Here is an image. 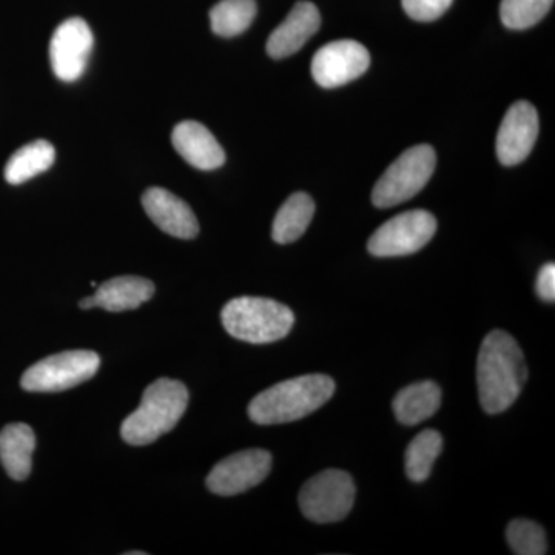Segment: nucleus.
I'll use <instances>...</instances> for the list:
<instances>
[{"instance_id": "f257e3e1", "label": "nucleus", "mask_w": 555, "mask_h": 555, "mask_svg": "<svg viewBox=\"0 0 555 555\" xmlns=\"http://www.w3.org/2000/svg\"><path fill=\"white\" fill-rule=\"evenodd\" d=\"M526 379L528 367L516 338L503 331L486 335L477 358L478 397L486 414H502L513 406Z\"/></svg>"}, {"instance_id": "f03ea898", "label": "nucleus", "mask_w": 555, "mask_h": 555, "mask_svg": "<svg viewBox=\"0 0 555 555\" xmlns=\"http://www.w3.org/2000/svg\"><path fill=\"white\" fill-rule=\"evenodd\" d=\"M334 393L335 382L327 375H302L258 393L248 404V416L261 426L297 422L324 406Z\"/></svg>"}, {"instance_id": "7ed1b4c3", "label": "nucleus", "mask_w": 555, "mask_h": 555, "mask_svg": "<svg viewBox=\"0 0 555 555\" xmlns=\"http://www.w3.org/2000/svg\"><path fill=\"white\" fill-rule=\"evenodd\" d=\"M188 406V387L177 379H156L145 389L137 411L124 420L120 436L131 447L153 443L178 425Z\"/></svg>"}, {"instance_id": "20e7f679", "label": "nucleus", "mask_w": 555, "mask_h": 555, "mask_svg": "<svg viewBox=\"0 0 555 555\" xmlns=\"http://www.w3.org/2000/svg\"><path fill=\"white\" fill-rule=\"evenodd\" d=\"M222 324L233 338L251 345H268L291 334L295 315L275 299L240 297L221 312Z\"/></svg>"}, {"instance_id": "39448f33", "label": "nucleus", "mask_w": 555, "mask_h": 555, "mask_svg": "<svg viewBox=\"0 0 555 555\" xmlns=\"http://www.w3.org/2000/svg\"><path fill=\"white\" fill-rule=\"evenodd\" d=\"M436 150L422 144L408 149L375 184L372 203L378 208L396 207L418 195L436 170Z\"/></svg>"}, {"instance_id": "423d86ee", "label": "nucleus", "mask_w": 555, "mask_h": 555, "mask_svg": "<svg viewBox=\"0 0 555 555\" xmlns=\"http://www.w3.org/2000/svg\"><path fill=\"white\" fill-rule=\"evenodd\" d=\"M101 358L91 350H68L43 358L22 375V389L28 392H62L94 377Z\"/></svg>"}, {"instance_id": "0eeeda50", "label": "nucleus", "mask_w": 555, "mask_h": 555, "mask_svg": "<svg viewBox=\"0 0 555 555\" xmlns=\"http://www.w3.org/2000/svg\"><path fill=\"white\" fill-rule=\"evenodd\" d=\"M356 483L345 470L327 469L310 478L299 492L298 503L306 518L315 524H337L352 509Z\"/></svg>"}, {"instance_id": "6e6552de", "label": "nucleus", "mask_w": 555, "mask_h": 555, "mask_svg": "<svg viewBox=\"0 0 555 555\" xmlns=\"http://www.w3.org/2000/svg\"><path fill=\"white\" fill-rule=\"evenodd\" d=\"M437 219L426 210H411L385 222L367 243L369 254L378 258L406 257L434 238Z\"/></svg>"}, {"instance_id": "1a4fd4ad", "label": "nucleus", "mask_w": 555, "mask_h": 555, "mask_svg": "<svg viewBox=\"0 0 555 555\" xmlns=\"http://www.w3.org/2000/svg\"><path fill=\"white\" fill-rule=\"evenodd\" d=\"M272 455L264 449H247L219 462L208 474L206 485L214 494L230 496L243 494L268 478Z\"/></svg>"}, {"instance_id": "9d476101", "label": "nucleus", "mask_w": 555, "mask_h": 555, "mask_svg": "<svg viewBox=\"0 0 555 555\" xmlns=\"http://www.w3.org/2000/svg\"><path fill=\"white\" fill-rule=\"evenodd\" d=\"M371 65V54L357 40H334L321 47L312 60V76L323 89H337L360 78Z\"/></svg>"}, {"instance_id": "9b49d317", "label": "nucleus", "mask_w": 555, "mask_h": 555, "mask_svg": "<svg viewBox=\"0 0 555 555\" xmlns=\"http://www.w3.org/2000/svg\"><path fill=\"white\" fill-rule=\"evenodd\" d=\"M93 43V33L86 21L72 17L62 22L50 42L51 68L56 78L64 82L78 80L89 65Z\"/></svg>"}, {"instance_id": "f8f14e48", "label": "nucleus", "mask_w": 555, "mask_h": 555, "mask_svg": "<svg viewBox=\"0 0 555 555\" xmlns=\"http://www.w3.org/2000/svg\"><path fill=\"white\" fill-rule=\"evenodd\" d=\"M539 137V115L534 105L518 101L507 109L496 134V158L506 167L528 158Z\"/></svg>"}, {"instance_id": "ddd939ff", "label": "nucleus", "mask_w": 555, "mask_h": 555, "mask_svg": "<svg viewBox=\"0 0 555 555\" xmlns=\"http://www.w3.org/2000/svg\"><path fill=\"white\" fill-rule=\"evenodd\" d=\"M142 207L147 217L163 232L179 240H193L199 233L198 219L189 204L169 190L152 188L142 195Z\"/></svg>"}, {"instance_id": "4468645a", "label": "nucleus", "mask_w": 555, "mask_h": 555, "mask_svg": "<svg viewBox=\"0 0 555 555\" xmlns=\"http://www.w3.org/2000/svg\"><path fill=\"white\" fill-rule=\"evenodd\" d=\"M321 27V14L312 2H298L278 25L268 40V53L272 60H284L297 53L317 35Z\"/></svg>"}, {"instance_id": "2eb2a0df", "label": "nucleus", "mask_w": 555, "mask_h": 555, "mask_svg": "<svg viewBox=\"0 0 555 555\" xmlns=\"http://www.w3.org/2000/svg\"><path fill=\"white\" fill-rule=\"evenodd\" d=\"M171 144L195 169L215 170L225 163L224 149L210 130L196 120L179 122L171 133Z\"/></svg>"}, {"instance_id": "dca6fc26", "label": "nucleus", "mask_w": 555, "mask_h": 555, "mask_svg": "<svg viewBox=\"0 0 555 555\" xmlns=\"http://www.w3.org/2000/svg\"><path fill=\"white\" fill-rule=\"evenodd\" d=\"M155 295V284L141 276L112 278L98 287L93 297L79 302L82 309L101 308L108 312H126L138 309Z\"/></svg>"}, {"instance_id": "f3484780", "label": "nucleus", "mask_w": 555, "mask_h": 555, "mask_svg": "<svg viewBox=\"0 0 555 555\" xmlns=\"http://www.w3.org/2000/svg\"><path fill=\"white\" fill-rule=\"evenodd\" d=\"M36 436L24 423H13L0 433V463L13 480L22 481L31 473Z\"/></svg>"}, {"instance_id": "a211bd4d", "label": "nucleus", "mask_w": 555, "mask_h": 555, "mask_svg": "<svg viewBox=\"0 0 555 555\" xmlns=\"http://www.w3.org/2000/svg\"><path fill=\"white\" fill-rule=\"evenodd\" d=\"M440 404V386L427 379L401 389L393 398L392 408L401 425L415 426L436 414Z\"/></svg>"}, {"instance_id": "6ab92c4d", "label": "nucleus", "mask_w": 555, "mask_h": 555, "mask_svg": "<svg viewBox=\"0 0 555 555\" xmlns=\"http://www.w3.org/2000/svg\"><path fill=\"white\" fill-rule=\"evenodd\" d=\"M56 159V150L46 139H38L13 153L7 163L3 177L11 185L24 184L50 169Z\"/></svg>"}, {"instance_id": "aec40b11", "label": "nucleus", "mask_w": 555, "mask_h": 555, "mask_svg": "<svg viewBox=\"0 0 555 555\" xmlns=\"http://www.w3.org/2000/svg\"><path fill=\"white\" fill-rule=\"evenodd\" d=\"M315 215V203L308 193L288 196L273 221L272 238L278 244H291L301 238Z\"/></svg>"}, {"instance_id": "412c9836", "label": "nucleus", "mask_w": 555, "mask_h": 555, "mask_svg": "<svg viewBox=\"0 0 555 555\" xmlns=\"http://www.w3.org/2000/svg\"><path fill=\"white\" fill-rule=\"evenodd\" d=\"M255 16V0H221L210 10L211 31L221 38H235L250 27Z\"/></svg>"}, {"instance_id": "4be33fe9", "label": "nucleus", "mask_w": 555, "mask_h": 555, "mask_svg": "<svg viewBox=\"0 0 555 555\" xmlns=\"http://www.w3.org/2000/svg\"><path fill=\"white\" fill-rule=\"evenodd\" d=\"M443 449V438L434 429H426L411 441L404 455V467L409 480L422 483L427 480L433 470L434 463Z\"/></svg>"}, {"instance_id": "5701e85b", "label": "nucleus", "mask_w": 555, "mask_h": 555, "mask_svg": "<svg viewBox=\"0 0 555 555\" xmlns=\"http://www.w3.org/2000/svg\"><path fill=\"white\" fill-rule=\"evenodd\" d=\"M554 0H502L500 17L511 30L534 27L553 9Z\"/></svg>"}, {"instance_id": "b1692460", "label": "nucleus", "mask_w": 555, "mask_h": 555, "mask_svg": "<svg viewBox=\"0 0 555 555\" xmlns=\"http://www.w3.org/2000/svg\"><path fill=\"white\" fill-rule=\"evenodd\" d=\"M506 540L517 555H543L547 553L545 529L525 518L511 521L506 529Z\"/></svg>"}, {"instance_id": "393cba45", "label": "nucleus", "mask_w": 555, "mask_h": 555, "mask_svg": "<svg viewBox=\"0 0 555 555\" xmlns=\"http://www.w3.org/2000/svg\"><path fill=\"white\" fill-rule=\"evenodd\" d=\"M401 3L411 20L433 22L447 13L452 0H401Z\"/></svg>"}, {"instance_id": "a878e982", "label": "nucleus", "mask_w": 555, "mask_h": 555, "mask_svg": "<svg viewBox=\"0 0 555 555\" xmlns=\"http://www.w3.org/2000/svg\"><path fill=\"white\" fill-rule=\"evenodd\" d=\"M537 295L543 301L554 302L555 299V266L554 262H547L540 269L535 283Z\"/></svg>"}]
</instances>
